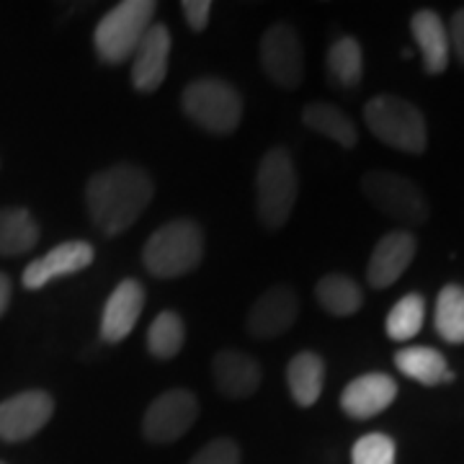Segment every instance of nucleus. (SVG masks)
<instances>
[{
  "mask_svg": "<svg viewBox=\"0 0 464 464\" xmlns=\"http://www.w3.org/2000/svg\"><path fill=\"white\" fill-rule=\"evenodd\" d=\"M369 132L390 148L402 150L408 155H420L429 148V130L423 111L408 99L392 93H382L364 106Z\"/></svg>",
  "mask_w": 464,
  "mask_h": 464,
  "instance_id": "3",
  "label": "nucleus"
},
{
  "mask_svg": "<svg viewBox=\"0 0 464 464\" xmlns=\"http://www.w3.org/2000/svg\"><path fill=\"white\" fill-rule=\"evenodd\" d=\"M426 320V299L420 295H405L387 315V335L392 341H411L415 338Z\"/></svg>",
  "mask_w": 464,
  "mask_h": 464,
  "instance_id": "27",
  "label": "nucleus"
},
{
  "mask_svg": "<svg viewBox=\"0 0 464 464\" xmlns=\"http://www.w3.org/2000/svg\"><path fill=\"white\" fill-rule=\"evenodd\" d=\"M39 243V225L26 209H0V256H21Z\"/></svg>",
  "mask_w": 464,
  "mask_h": 464,
  "instance_id": "23",
  "label": "nucleus"
},
{
  "mask_svg": "<svg viewBox=\"0 0 464 464\" xmlns=\"http://www.w3.org/2000/svg\"><path fill=\"white\" fill-rule=\"evenodd\" d=\"M188 464H240V449L232 439H217L201 449Z\"/></svg>",
  "mask_w": 464,
  "mask_h": 464,
  "instance_id": "29",
  "label": "nucleus"
},
{
  "mask_svg": "<svg viewBox=\"0 0 464 464\" xmlns=\"http://www.w3.org/2000/svg\"><path fill=\"white\" fill-rule=\"evenodd\" d=\"M449 42H451V52L457 54V60L464 65V8H459L454 16H451V24H449Z\"/></svg>",
  "mask_w": 464,
  "mask_h": 464,
  "instance_id": "31",
  "label": "nucleus"
},
{
  "mask_svg": "<svg viewBox=\"0 0 464 464\" xmlns=\"http://www.w3.org/2000/svg\"><path fill=\"white\" fill-rule=\"evenodd\" d=\"M261 63L274 83L297 88L304 78V54L297 32L286 24H274L261 39Z\"/></svg>",
  "mask_w": 464,
  "mask_h": 464,
  "instance_id": "10",
  "label": "nucleus"
},
{
  "mask_svg": "<svg viewBox=\"0 0 464 464\" xmlns=\"http://www.w3.org/2000/svg\"><path fill=\"white\" fill-rule=\"evenodd\" d=\"M158 11V3L152 0H124L101 18L93 42L103 63L119 65L130 60L140 47L142 36L152 26V16Z\"/></svg>",
  "mask_w": 464,
  "mask_h": 464,
  "instance_id": "5",
  "label": "nucleus"
},
{
  "mask_svg": "<svg viewBox=\"0 0 464 464\" xmlns=\"http://www.w3.org/2000/svg\"><path fill=\"white\" fill-rule=\"evenodd\" d=\"M398 447L387 433H366L351 449V464H395Z\"/></svg>",
  "mask_w": 464,
  "mask_h": 464,
  "instance_id": "28",
  "label": "nucleus"
},
{
  "mask_svg": "<svg viewBox=\"0 0 464 464\" xmlns=\"http://www.w3.org/2000/svg\"><path fill=\"white\" fill-rule=\"evenodd\" d=\"M302 121L313 130V132L328 137L333 142H338L341 148H356L359 142V132L353 127V121L348 119V114H343L338 106L333 103H325V101H317V103H310L304 106L302 111Z\"/></svg>",
  "mask_w": 464,
  "mask_h": 464,
  "instance_id": "21",
  "label": "nucleus"
},
{
  "mask_svg": "<svg viewBox=\"0 0 464 464\" xmlns=\"http://www.w3.org/2000/svg\"><path fill=\"white\" fill-rule=\"evenodd\" d=\"M54 413V400L44 390H26L0 402V441L18 444L42 431Z\"/></svg>",
  "mask_w": 464,
  "mask_h": 464,
  "instance_id": "9",
  "label": "nucleus"
},
{
  "mask_svg": "<svg viewBox=\"0 0 464 464\" xmlns=\"http://www.w3.org/2000/svg\"><path fill=\"white\" fill-rule=\"evenodd\" d=\"M0 464H5V462H0Z\"/></svg>",
  "mask_w": 464,
  "mask_h": 464,
  "instance_id": "33",
  "label": "nucleus"
},
{
  "mask_svg": "<svg viewBox=\"0 0 464 464\" xmlns=\"http://www.w3.org/2000/svg\"><path fill=\"white\" fill-rule=\"evenodd\" d=\"M181 8L186 24H188L194 32H204V29H207L209 16H212V3H209V0H183Z\"/></svg>",
  "mask_w": 464,
  "mask_h": 464,
  "instance_id": "30",
  "label": "nucleus"
},
{
  "mask_svg": "<svg viewBox=\"0 0 464 464\" xmlns=\"http://www.w3.org/2000/svg\"><path fill=\"white\" fill-rule=\"evenodd\" d=\"M145 307V286L137 279H124L109 295L101 315V341L121 343L134 331Z\"/></svg>",
  "mask_w": 464,
  "mask_h": 464,
  "instance_id": "13",
  "label": "nucleus"
},
{
  "mask_svg": "<svg viewBox=\"0 0 464 464\" xmlns=\"http://www.w3.org/2000/svg\"><path fill=\"white\" fill-rule=\"evenodd\" d=\"M297 201V168L284 148L268 150L256 176V212L268 230H279Z\"/></svg>",
  "mask_w": 464,
  "mask_h": 464,
  "instance_id": "4",
  "label": "nucleus"
},
{
  "mask_svg": "<svg viewBox=\"0 0 464 464\" xmlns=\"http://www.w3.org/2000/svg\"><path fill=\"white\" fill-rule=\"evenodd\" d=\"M436 333L447 343H464V286L447 284L436 299Z\"/></svg>",
  "mask_w": 464,
  "mask_h": 464,
  "instance_id": "25",
  "label": "nucleus"
},
{
  "mask_svg": "<svg viewBox=\"0 0 464 464\" xmlns=\"http://www.w3.org/2000/svg\"><path fill=\"white\" fill-rule=\"evenodd\" d=\"M212 372H215L219 392L232 400L250 398L258 390L261 377H264L261 364L253 356L243 353V351H235V348L217 353L215 362H212Z\"/></svg>",
  "mask_w": 464,
  "mask_h": 464,
  "instance_id": "17",
  "label": "nucleus"
},
{
  "mask_svg": "<svg viewBox=\"0 0 464 464\" xmlns=\"http://www.w3.org/2000/svg\"><path fill=\"white\" fill-rule=\"evenodd\" d=\"M415 250V235L408 230L387 232L380 243L372 250V258L366 266V279L374 289H387L398 282L405 274V268L413 264Z\"/></svg>",
  "mask_w": 464,
  "mask_h": 464,
  "instance_id": "12",
  "label": "nucleus"
},
{
  "mask_svg": "<svg viewBox=\"0 0 464 464\" xmlns=\"http://www.w3.org/2000/svg\"><path fill=\"white\" fill-rule=\"evenodd\" d=\"M286 384L297 405L302 408L315 405L325 384V362L315 351H302L286 366Z\"/></svg>",
  "mask_w": 464,
  "mask_h": 464,
  "instance_id": "20",
  "label": "nucleus"
},
{
  "mask_svg": "<svg viewBox=\"0 0 464 464\" xmlns=\"http://www.w3.org/2000/svg\"><path fill=\"white\" fill-rule=\"evenodd\" d=\"M204 256V235L194 219H173L152 232L145 248L142 264L158 279H179L191 274Z\"/></svg>",
  "mask_w": 464,
  "mask_h": 464,
  "instance_id": "2",
  "label": "nucleus"
},
{
  "mask_svg": "<svg viewBox=\"0 0 464 464\" xmlns=\"http://www.w3.org/2000/svg\"><path fill=\"white\" fill-rule=\"evenodd\" d=\"M91 264H93V246L85 240H67V243H60L57 248H52L47 256L26 266L21 282L26 289H42L60 276L83 271Z\"/></svg>",
  "mask_w": 464,
  "mask_h": 464,
  "instance_id": "14",
  "label": "nucleus"
},
{
  "mask_svg": "<svg viewBox=\"0 0 464 464\" xmlns=\"http://www.w3.org/2000/svg\"><path fill=\"white\" fill-rule=\"evenodd\" d=\"M395 398H398V382L382 372H372L348 382L341 395V408L353 420H369L382 411H387Z\"/></svg>",
  "mask_w": 464,
  "mask_h": 464,
  "instance_id": "15",
  "label": "nucleus"
},
{
  "mask_svg": "<svg viewBox=\"0 0 464 464\" xmlns=\"http://www.w3.org/2000/svg\"><path fill=\"white\" fill-rule=\"evenodd\" d=\"M183 111L201 130L212 134H230L243 119V99L227 81L199 78L183 88Z\"/></svg>",
  "mask_w": 464,
  "mask_h": 464,
  "instance_id": "6",
  "label": "nucleus"
},
{
  "mask_svg": "<svg viewBox=\"0 0 464 464\" xmlns=\"http://www.w3.org/2000/svg\"><path fill=\"white\" fill-rule=\"evenodd\" d=\"M411 32H413L415 44L420 52L423 70L429 75H441L449 67V57H451V42H449V32L441 16L431 8H423L411 18Z\"/></svg>",
  "mask_w": 464,
  "mask_h": 464,
  "instance_id": "18",
  "label": "nucleus"
},
{
  "mask_svg": "<svg viewBox=\"0 0 464 464\" xmlns=\"http://www.w3.org/2000/svg\"><path fill=\"white\" fill-rule=\"evenodd\" d=\"M170 32L163 24H152L132 54V83L140 93H155L168 72Z\"/></svg>",
  "mask_w": 464,
  "mask_h": 464,
  "instance_id": "16",
  "label": "nucleus"
},
{
  "mask_svg": "<svg viewBox=\"0 0 464 464\" xmlns=\"http://www.w3.org/2000/svg\"><path fill=\"white\" fill-rule=\"evenodd\" d=\"M395 366L405 377L420 382L426 387L454 382V372L449 369L444 353L429 346H405L395 353Z\"/></svg>",
  "mask_w": 464,
  "mask_h": 464,
  "instance_id": "19",
  "label": "nucleus"
},
{
  "mask_svg": "<svg viewBox=\"0 0 464 464\" xmlns=\"http://www.w3.org/2000/svg\"><path fill=\"white\" fill-rule=\"evenodd\" d=\"M328 72L333 83H338L341 88H353L362 83L364 52L353 36H341L338 42H333L328 50Z\"/></svg>",
  "mask_w": 464,
  "mask_h": 464,
  "instance_id": "24",
  "label": "nucleus"
},
{
  "mask_svg": "<svg viewBox=\"0 0 464 464\" xmlns=\"http://www.w3.org/2000/svg\"><path fill=\"white\" fill-rule=\"evenodd\" d=\"M199 415L197 395L188 390H168L150 402L142 418V433L152 444H173L194 426Z\"/></svg>",
  "mask_w": 464,
  "mask_h": 464,
  "instance_id": "8",
  "label": "nucleus"
},
{
  "mask_svg": "<svg viewBox=\"0 0 464 464\" xmlns=\"http://www.w3.org/2000/svg\"><path fill=\"white\" fill-rule=\"evenodd\" d=\"M315 297L323 304V310L335 317L356 315L362 310V304H364L362 286L353 282L351 276H343V274L323 276L315 286Z\"/></svg>",
  "mask_w": 464,
  "mask_h": 464,
  "instance_id": "22",
  "label": "nucleus"
},
{
  "mask_svg": "<svg viewBox=\"0 0 464 464\" xmlns=\"http://www.w3.org/2000/svg\"><path fill=\"white\" fill-rule=\"evenodd\" d=\"M183 341H186V328H183L181 315L166 310L152 320L148 331V351L155 359L168 362V359L179 356Z\"/></svg>",
  "mask_w": 464,
  "mask_h": 464,
  "instance_id": "26",
  "label": "nucleus"
},
{
  "mask_svg": "<svg viewBox=\"0 0 464 464\" xmlns=\"http://www.w3.org/2000/svg\"><path fill=\"white\" fill-rule=\"evenodd\" d=\"M155 186L148 170L132 163H119L96 173L85 186V207L93 225L103 235H119L137 222L152 201Z\"/></svg>",
  "mask_w": 464,
  "mask_h": 464,
  "instance_id": "1",
  "label": "nucleus"
},
{
  "mask_svg": "<svg viewBox=\"0 0 464 464\" xmlns=\"http://www.w3.org/2000/svg\"><path fill=\"white\" fill-rule=\"evenodd\" d=\"M8 302H11V279L0 274V315L8 310Z\"/></svg>",
  "mask_w": 464,
  "mask_h": 464,
  "instance_id": "32",
  "label": "nucleus"
},
{
  "mask_svg": "<svg viewBox=\"0 0 464 464\" xmlns=\"http://www.w3.org/2000/svg\"><path fill=\"white\" fill-rule=\"evenodd\" d=\"M299 313L297 292L289 284H276L261 297L248 313V333L256 338H276L295 325Z\"/></svg>",
  "mask_w": 464,
  "mask_h": 464,
  "instance_id": "11",
  "label": "nucleus"
},
{
  "mask_svg": "<svg viewBox=\"0 0 464 464\" xmlns=\"http://www.w3.org/2000/svg\"><path fill=\"white\" fill-rule=\"evenodd\" d=\"M362 191L380 212L405 225H423L429 219V201L408 176L392 170H369L362 179Z\"/></svg>",
  "mask_w": 464,
  "mask_h": 464,
  "instance_id": "7",
  "label": "nucleus"
}]
</instances>
